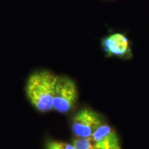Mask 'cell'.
<instances>
[{
    "label": "cell",
    "instance_id": "7",
    "mask_svg": "<svg viewBox=\"0 0 149 149\" xmlns=\"http://www.w3.org/2000/svg\"><path fill=\"white\" fill-rule=\"evenodd\" d=\"M46 149H75L73 145L60 141H50L46 144Z\"/></svg>",
    "mask_w": 149,
    "mask_h": 149
},
{
    "label": "cell",
    "instance_id": "2",
    "mask_svg": "<svg viewBox=\"0 0 149 149\" xmlns=\"http://www.w3.org/2000/svg\"><path fill=\"white\" fill-rule=\"evenodd\" d=\"M78 99L77 88L74 81L66 76H58L56 81L53 110L59 113L69 112Z\"/></svg>",
    "mask_w": 149,
    "mask_h": 149
},
{
    "label": "cell",
    "instance_id": "3",
    "mask_svg": "<svg viewBox=\"0 0 149 149\" xmlns=\"http://www.w3.org/2000/svg\"><path fill=\"white\" fill-rule=\"evenodd\" d=\"M105 123V119L100 113L89 109H81L72 119V133L77 138H88Z\"/></svg>",
    "mask_w": 149,
    "mask_h": 149
},
{
    "label": "cell",
    "instance_id": "5",
    "mask_svg": "<svg viewBox=\"0 0 149 149\" xmlns=\"http://www.w3.org/2000/svg\"><path fill=\"white\" fill-rule=\"evenodd\" d=\"M102 47L109 56L127 58L132 55L129 41L120 33H115L104 38L102 40Z\"/></svg>",
    "mask_w": 149,
    "mask_h": 149
},
{
    "label": "cell",
    "instance_id": "4",
    "mask_svg": "<svg viewBox=\"0 0 149 149\" xmlns=\"http://www.w3.org/2000/svg\"><path fill=\"white\" fill-rule=\"evenodd\" d=\"M91 137L97 149H122L117 131L107 123L98 128Z\"/></svg>",
    "mask_w": 149,
    "mask_h": 149
},
{
    "label": "cell",
    "instance_id": "6",
    "mask_svg": "<svg viewBox=\"0 0 149 149\" xmlns=\"http://www.w3.org/2000/svg\"><path fill=\"white\" fill-rule=\"evenodd\" d=\"M72 144L75 149H97L93 139L88 138H74Z\"/></svg>",
    "mask_w": 149,
    "mask_h": 149
},
{
    "label": "cell",
    "instance_id": "1",
    "mask_svg": "<svg viewBox=\"0 0 149 149\" xmlns=\"http://www.w3.org/2000/svg\"><path fill=\"white\" fill-rule=\"evenodd\" d=\"M57 77L52 72L44 70L33 73L27 80L26 93L28 100L41 113L53 110Z\"/></svg>",
    "mask_w": 149,
    "mask_h": 149
}]
</instances>
